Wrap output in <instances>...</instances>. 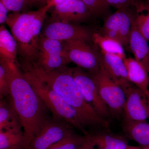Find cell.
<instances>
[{
  "mask_svg": "<svg viewBox=\"0 0 149 149\" xmlns=\"http://www.w3.org/2000/svg\"><path fill=\"white\" fill-rule=\"evenodd\" d=\"M9 65L10 102L22 126L25 146L31 142L48 120L47 108L15 63Z\"/></svg>",
  "mask_w": 149,
  "mask_h": 149,
  "instance_id": "1",
  "label": "cell"
},
{
  "mask_svg": "<svg viewBox=\"0 0 149 149\" xmlns=\"http://www.w3.org/2000/svg\"><path fill=\"white\" fill-rule=\"evenodd\" d=\"M22 68L35 75L61 96L76 111L83 126L108 128V121L98 114L85 100L72 76L71 68L65 65L59 69L46 72L34 62L25 61L22 63Z\"/></svg>",
  "mask_w": 149,
  "mask_h": 149,
  "instance_id": "2",
  "label": "cell"
},
{
  "mask_svg": "<svg viewBox=\"0 0 149 149\" xmlns=\"http://www.w3.org/2000/svg\"><path fill=\"white\" fill-rule=\"evenodd\" d=\"M49 9L47 5L37 10L8 15L6 23L16 41L17 52L25 61H35L38 40Z\"/></svg>",
  "mask_w": 149,
  "mask_h": 149,
  "instance_id": "3",
  "label": "cell"
},
{
  "mask_svg": "<svg viewBox=\"0 0 149 149\" xmlns=\"http://www.w3.org/2000/svg\"><path fill=\"white\" fill-rule=\"evenodd\" d=\"M23 74L35 91L52 113L54 118L68 123L72 127L87 135L85 126L80 122L74 109L61 96L51 89L45 83L29 72L23 70Z\"/></svg>",
  "mask_w": 149,
  "mask_h": 149,
  "instance_id": "4",
  "label": "cell"
},
{
  "mask_svg": "<svg viewBox=\"0 0 149 149\" xmlns=\"http://www.w3.org/2000/svg\"><path fill=\"white\" fill-rule=\"evenodd\" d=\"M62 43V56L65 63L72 62L91 74L99 72L102 65L100 54L81 40Z\"/></svg>",
  "mask_w": 149,
  "mask_h": 149,
  "instance_id": "5",
  "label": "cell"
},
{
  "mask_svg": "<svg viewBox=\"0 0 149 149\" xmlns=\"http://www.w3.org/2000/svg\"><path fill=\"white\" fill-rule=\"evenodd\" d=\"M134 15V6L118 9L107 18L99 33L127 47Z\"/></svg>",
  "mask_w": 149,
  "mask_h": 149,
  "instance_id": "6",
  "label": "cell"
},
{
  "mask_svg": "<svg viewBox=\"0 0 149 149\" xmlns=\"http://www.w3.org/2000/svg\"><path fill=\"white\" fill-rule=\"evenodd\" d=\"M93 75L99 94L110 112L116 115L123 112L126 96L122 87L111 79L102 65L99 72Z\"/></svg>",
  "mask_w": 149,
  "mask_h": 149,
  "instance_id": "7",
  "label": "cell"
},
{
  "mask_svg": "<svg viewBox=\"0 0 149 149\" xmlns=\"http://www.w3.org/2000/svg\"><path fill=\"white\" fill-rule=\"evenodd\" d=\"M62 43L40 35L34 61L46 72H51L66 65L62 56Z\"/></svg>",
  "mask_w": 149,
  "mask_h": 149,
  "instance_id": "8",
  "label": "cell"
},
{
  "mask_svg": "<svg viewBox=\"0 0 149 149\" xmlns=\"http://www.w3.org/2000/svg\"><path fill=\"white\" fill-rule=\"evenodd\" d=\"M71 71L85 100L102 117H109L110 111L99 94L93 74L78 66L71 68Z\"/></svg>",
  "mask_w": 149,
  "mask_h": 149,
  "instance_id": "9",
  "label": "cell"
},
{
  "mask_svg": "<svg viewBox=\"0 0 149 149\" xmlns=\"http://www.w3.org/2000/svg\"><path fill=\"white\" fill-rule=\"evenodd\" d=\"M51 19L43 25L41 35L44 37L61 42L81 40L88 42L92 40L93 34L85 27L52 17Z\"/></svg>",
  "mask_w": 149,
  "mask_h": 149,
  "instance_id": "10",
  "label": "cell"
},
{
  "mask_svg": "<svg viewBox=\"0 0 149 149\" xmlns=\"http://www.w3.org/2000/svg\"><path fill=\"white\" fill-rule=\"evenodd\" d=\"M72 126L54 118L46 121L31 142L28 149H48L56 142L72 133Z\"/></svg>",
  "mask_w": 149,
  "mask_h": 149,
  "instance_id": "11",
  "label": "cell"
},
{
  "mask_svg": "<svg viewBox=\"0 0 149 149\" xmlns=\"http://www.w3.org/2000/svg\"><path fill=\"white\" fill-rule=\"evenodd\" d=\"M123 90L126 96L124 121H146L149 118V107L146 94L132 83Z\"/></svg>",
  "mask_w": 149,
  "mask_h": 149,
  "instance_id": "12",
  "label": "cell"
},
{
  "mask_svg": "<svg viewBox=\"0 0 149 149\" xmlns=\"http://www.w3.org/2000/svg\"><path fill=\"white\" fill-rule=\"evenodd\" d=\"M51 8L52 17L65 22L84 21L91 15L81 0H66Z\"/></svg>",
  "mask_w": 149,
  "mask_h": 149,
  "instance_id": "13",
  "label": "cell"
},
{
  "mask_svg": "<svg viewBox=\"0 0 149 149\" xmlns=\"http://www.w3.org/2000/svg\"><path fill=\"white\" fill-rule=\"evenodd\" d=\"M102 65L114 82L124 89L131 84L123 59L118 56L100 51Z\"/></svg>",
  "mask_w": 149,
  "mask_h": 149,
  "instance_id": "14",
  "label": "cell"
},
{
  "mask_svg": "<svg viewBox=\"0 0 149 149\" xmlns=\"http://www.w3.org/2000/svg\"><path fill=\"white\" fill-rule=\"evenodd\" d=\"M148 42L136 27L133 19L128 46L134 58L142 63L149 72Z\"/></svg>",
  "mask_w": 149,
  "mask_h": 149,
  "instance_id": "15",
  "label": "cell"
},
{
  "mask_svg": "<svg viewBox=\"0 0 149 149\" xmlns=\"http://www.w3.org/2000/svg\"><path fill=\"white\" fill-rule=\"evenodd\" d=\"M123 61L130 82L140 88L147 96L149 72L146 68L141 63L132 58L126 57Z\"/></svg>",
  "mask_w": 149,
  "mask_h": 149,
  "instance_id": "16",
  "label": "cell"
},
{
  "mask_svg": "<svg viewBox=\"0 0 149 149\" xmlns=\"http://www.w3.org/2000/svg\"><path fill=\"white\" fill-rule=\"evenodd\" d=\"M96 149H128V141L123 136L101 132L94 134H88Z\"/></svg>",
  "mask_w": 149,
  "mask_h": 149,
  "instance_id": "17",
  "label": "cell"
},
{
  "mask_svg": "<svg viewBox=\"0 0 149 149\" xmlns=\"http://www.w3.org/2000/svg\"><path fill=\"white\" fill-rule=\"evenodd\" d=\"M123 131L129 139L149 148V123L147 121H124Z\"/></svg>",
  "mask_w": 149,
  "mask_h": 149,
  "instance_id": "18",
  "label": "cell"
},
{
  "mask_svg": "<svg viewBox=\"0 0 149 149\" xmlns=\"http://www.w3.org/2000/svg\"><path fill=\"white\" fill-rule=\"evenodd\" d=\"M20 119L10 104L3 99L0 101V130L23 132Z\"/></svg>",
  "mask_w": 149,
  "mask_h": 149,
  "instance_id": "19",
  "label": "cell"
},
{
  "mask_svg": "<svg viewBox=\"0 0 149 149\" xmlns=\"http://www.w3.org/2000/svg\"><path fill=\"white\" fill-rule=\"evenodd\" d=\"M16 41L3 25L0 27V58L9 63H15L17 53Z\"/></svg>",
  "mask_w": 149,
  "mask_h": 149,
  "instance_id": "20",
  "label": "cell"
},
{
  "mask_svg": "<svg viewBox=\"0 0 149 149\" xmlns=\"http://www.w3.org/2000/svg\"><path fill=\"white\" fill-rule=\"evenodd\" d=\"M134 8V24L149 42V1L137 0Z\"/></svg>",
  "mask_w": 149,
  "mask_h": 149,
  "instance_id": "21",
  "label": "cell"
},
{
  "mask_svg": "<svg viewBox=\"0 0 149 149\" xmlns=\"http://www.w3.org/2000/svg\"><path fill=\"white\" fill-rule=\"evenodd\" d=\"M92 40L101 51L115 55L123 60L126 58L123 46L118 41L99 33L93 34Z\"/></svg>",
  "mask_w": 149,
  "mask_h": 149,
  "instance_id": "22",
  "label": "cell"
},
{
  "mask_svg": "<svg viewBox=\"0 0 149 149\" xmlns=\"http://www.w3.org/2000/svg\"><path fill=\"white\" fill-rule=\"evenodd\" d=\"M24 132L0 130V149H24Z\"/></svg>",
  "mask_w": 149,
  "mask_h": 149,
  "instance_id": "23",
  "label": "cell"
},
{
  "mask_svg": "<svg viewBox=\"0 0 149 149\" xmlns=\"http://www.w3.org/2000/svg\"><path fill=\"white\" fill-rule=\"evenodd\" d=\"M87 140V135L80 136L72 132L50 147L48 149H75Z\"/></svg>",
  "mask_w": 149,
  "mask_h": 149,
  "instance_id": "24",
  "label": "cell"
},
{
  "mask_svg": "<svg viewBox=\"0 0 149 149\" xmlns=\"http://www.w3.org/2000/svg\"><path fill=\"white\" fill-rule=\"evenodd\" d=\"M9 65L0 58V97L1 99L9 95Z\"/></svg>",
  "mask_w": 149,
  "mask_h": 149,
  "instance_id": "25",
  "label": "cell"
},
{
  "mask_svg": "<svg viewBox=\"0 0 149 149\" xmlns=\"http://www.w3.org/2000/svg\"><path fill=\"white\" fill-rule=\"evenodd\" d=\"M91 15L100 16L108 11L110 6L106 0H81Z\"/></svg>",
  "mask_w": 149,
  "mask_h": 149,
  "instance_id": "26",
  "label": "cell"
},
{
  "mask_svg": "<svg viewBox=\"0 0 149 149\" xmlns=\"http://www.w3.org/2000/svg\"><path fill=\"white\" fill-rule=\"evenodd\" d=\"M9 11L20 13L26 7L29 6L30 0H0Z\"/></svg>",
  "mask_w": 149,
  "mask_h": 149,
  "instance_id": "27",
  "label": "cell"
},
{
  "mask_svg": "<svg viewBox=\"0 0 149 149\" xmlns=\"http://www.w3.org/2000/svg\"><path fill=\"white\" fill-rule=\"evenodd\" d=\"M110 6L117 9L134 6L137 0H106Z\"/></svg>",
  "mask_w": 149,
  "mask_h": 149,
  "instance_id": "28",
  "label": "cell"
},
{
  "mask_svg": "<svg viewBox=\"0 0 149 149\" xmlns=\"http://www.w3.org/2000/svg\"><path fill=\"white\" fill-rule=\"evenodd\" d=\"M9 10L5 6L0 2V24L3 25L6 23L8 17Z\"/></svg>",
  "mask_w": 149,
  "mask_h": 149,
  "instance_id": "29",
  "label": "cell"
},
{
  "mask_svg": "<svg viewBox=\"0 0 149 149\" xmlns=\"http://www.w3.org/2000/svg\"><path fill=\"white\" fill-rule=\"evenodd\" d=\"M75 149H96L95 145L87 134V140L82 145Z\"/></svg>",
  "mask_w": 149,
  "mask_h": 149,
  "instance_id": "30",
  "label": "cell"
},
{
  "mask_svg": "<svg viewBox=\"0 0 149 149\" xmlns=\"http://www.w3.org/2000/svg\"><path fill=\"white\" fill-rule=\"evenodd\" d=\"M48 1V0H30L29 6H38L41 8L47 5Z\"/></svg>",
  "mask_w": 149,
  "mask_h": 149,
  "instance_id": "31",
  "label": "cell"
},
{
  "mask_svg": "<svg viewBox=\"0 0 149 149\" xmlns=\"http://www.w3.org/2000/svg\"><path fill=\"white\" fill-rule=\"evenodd\" d=\"M66 0H48L47 6L50 8V9L55 6L63 2Z\"/></svg>",
  "mask_w": 149,
  "mask_h": 149,
  "instance_id": "32",
  "label": "cell"
},
{
  "mask_svg": "<svg viewBox=\"0 0 149 149\" xmlns=\"http://www.w3.org/2000/svg\"><path fill=\"white\" fill-rule=\"evenodd\" d=\"M128 149H149V148H146V147H143V148H138V147L131 146H129Z\"/></svg>",
  "mask_w": 149,
  "mask_h": 149,
  "instance_id": "33",
  "label": "cell"
},
{
  "mask_svg": "<svg viewBox=\"0 0 149 149\" xmlns=\"http://www.w3.org/2000/svg\"><path fill=\"white\" fill-rule=\"evenodd\" d=\"M147 97H148V105L149 107V84H148V95H147Z\"/></svg>",
  "mask_w": 149,
  "mask_h": 149,
  "instance_id": "34",
  "label": "cell"
},
{
  "mask_svg": "<svg viewBox=\"0 0 149 149\" xmlns=\"http://www.w3.org/2000/svg\"><path fill=\"white\" fill-rule=\"evenodd\" d=\"M148 1H149V0H148Z\"/></svg>",
  "mask_w": 149,
  "mask_h": 149,
  "instance_id": "35",
  "label": "cell"
},
{
  "mask_svg": "<svg viewBox=\"0 0 149 149\" xmlns=\"http://www.w3.org/2000/svg\"></svg>",
  "mask_w": 149,
  "mask_h": 149,
  "instance_id": "36",
  "label": "cell"
}]
</instances>
